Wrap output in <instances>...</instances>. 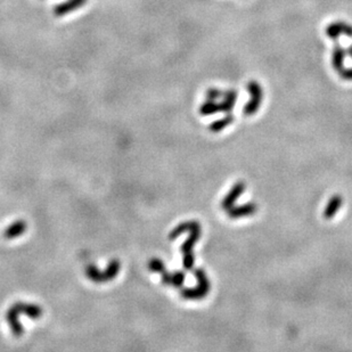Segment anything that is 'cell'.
I'll use <instances>...</instances> for the list:
<instances>
[{"instance_id":"cell-6","label":"cell","mask_w":352,"mask_h":352,"mask_svg":"<svg viewBox=\"0 0 352 352\" xmlns=\"http://www.w3.org/2000/svg\"><path fill=\"white\" fill-rule=\"evenodd\" d=\"M325 35L332 40H336L341 35L352 38V24L343 21L332 22L325 29Z\"/></svg>"},{"instance_id":"cell-17","label":"cell","mask_w":352,"mask_h":352,"mask_svg":"<svg viewBox=\"0 0 352 352\" xmlns=\"http://www.w3.org/2000/svg\"><path fill=\"white\" fill-rule=\"evenodd\" d=\"M232 122H234V116H232L230 113H227V115H226L225 118L220 119V120L212 122V123L210 124V127H209V129H210L212 132H219V131L224 130L226 127H228L229 124H231Z\"/></svg>"},{"instance_id":"cell-1","label":"cell","mask_w":352,"mask_h":352,"mask_svg":"<svg viewBox=\"0 0 352 352\" xmlns=\"http://www.w3.org/2000/svg\"><path fill=\"white\" fill-rule=\"evenodd\" d=\"M189 231V237L186 240L184 244L181 245L180 251L184 254V261H182V264H184V268L187 269V270H191L194 267V261L195 257L194 253H193V248H194L196 242L201 238V225L198 224L197 221H187L182 222V224L178 225L174 230H172L170 234H169V240H176L179 235H181L182 232Z\"/></svg>"},{"instance_id":"cell-14","label":"cell","mask_w":352,"mask_h":352,"mask_svg":"<svg viewBox=\"0 0 352 352\" xmlns=\"http://www.w3.org/2000/svg\"><path fill=\"white\" fill-rule=\"evenodd\" d=\"M26 229H28V225H26L25 221L23 220H18L5 229L4 231V237L7 238V240H13V238H16L24 232Z\"/></svg>"},{"instance_id":"cell-5","label":"cell","mask_w":352,"mask_h":352,"mask_svg":"<svg viewBox=\"0 0 352 352\" xmlns=\"http://www.w3.org/2000/svg\"><path fill=\"white\" fill-rule=\"evenodd\" d=\"M246 89L250 94V101L244 106L243 113L245 115L251 116L255 114L260 108L262 99H264V90L261 85L258 81H250L246 86Z\"/></svg>"},{"instance_id":"cell-18","label":"cell","mask_w":352,"mask_h":352,"mask_svg":"<svg viewBox=\"0 0 352 352\" xmlns=\"http://www.w3.org/2000/svg\"><path fill=\"white\" fill-rule=\"evenodd\" d=\"M224 92L225 91H222L218 88H210L207 90L205 96H207V99H209V101H217L218 98H222Z\"/></svg>"},{"instance_id":"cell-8","label":"cell","mask_w":352,"mask_h":352,"mask_svg":"<svg viewBox=\"0 0 352 352\" xmlns=\"http://www.w3.org/2000/svg\"><path fill=\"white\" fill-rule=\"evenodd\" d=\"M87 0H66V1H63L61 4H57L54 7V14L58 18L61 16L68 15L69 13L74 12L76 9L81 8L84 6Z\"/></svg>"},{"instance_id":"cell-2","label":"cell","mask_w":352,"mask_h":352,"mask_svg":"<svg viewBox=\"0 0 352 352\" xmlns=\"http://www.w3.org/2000/svg\"><path fill=\"white\" fill-rule=\"evenodd\" d=\"M194 274L197 280L196 286L193 288H182L180 291L181 297L186 299V300H202V299H204L210 293L211 284L203 269H195Z\"/></svg>"},{"instance_id":"cell-20","label":"cell","mask_w":352,"mask_h":352,"mask_svg":"<svg viewBox=\"0 0 352 352\" xmlns=\"http://www.w3.org/2000/svg\"><path fill=\"white\" fill-rule=\"evenodd\" d=\"M347 55L349 56V57L352 58V45L347 49Z\"/></svg>"},{"instance_id":"cell-11","label":"cell","mask_w":352,"mask_h":352,"mask_svg":"<svg viewBox=\"0 0 352 352\" xmlns=\"http://www.w3.org/2000/svg\"><path fill=\"white\" fill-rule=\"evenodd\" d=\"M16 308L21 314H25L26 316L31 318V319H39L42 316V309L36 304L32 303H23V302H16L14 303Z\"/></svg>"},{"instance_id":"cell-12","label":"cell","mask_w":352,"mask_h":352,"mask_svg":"<svg viewBox=\"0 0 352 352\" xmlns=\"http://www.w3.org/2000/svg\"><path fill=\"white\" fill-rule=\"evenodd\" d=\"M347 57V49L336 45L332 53V66L336 72H340L344 68V61Z\"/></svg>"},{"instance_id":"cell-19","label":"cell","mask_w":352,"mask_h":352,"mask_svg":"<svg viewBox=\"0 0 352 352\" xmlns=\"http://www.w3.org/2000/svg\"><path fill=\"white\" fill-rule=\"evenodd\" d=\"M342 80L352 81V68H343L340 72H337Z\"/></svg>"},{"instance_id":"cell-4","label":"cell","mask_w":352,"mask_h":352,"mask_svg":"<svg viewBox=\"0 0 352 352\" xmlns=\"http://www.w3.org/2000/svg\"><path fill=\"white\" fill-rule=\"evenodd\" d=\"M120 268V261L116 260V259H113L104 272L99 271L95 264H89L87 265V268H86V275H87V277L90 278L92 282H95V283H104V282L114 280V278L118 276Z\"/></svg>"},{"instance_id":"cell-9","label":"cell","mask_w":352,"mask_h":352,"mask_svg":"<svg viewBox=\"0 0 352 352\" xmlns=\"http://www.w3.org/2000/svg\"><path fill=\"white\" fill-rule=\"evenodd\" d=\"M245 188H246V186H245L244 182H242V181L237 182V184H235L234 186H232L230 192L226 195L224 201H222V203H221L222 209H224V210H229V209L234 207V203L237 201V198L240 197L242 194H243Z\"/></svg>"},{"instance_id":"cell-7","label":"cell","mask_w":352,"mask_h":352,"mask_svg":"<svg viewBox=\"0 0 352 352\" xmlns=\"http://www.w3.org/2000/svg\"><path fill=\"white\" fill-rule=\"evenodd\" d=\"M21 312L18 311V309L16 308L15 304H13L11 308L6 311V320L8 321L9 326H11V330L13 332V335L15 337H21L23 335V327L21 323L18 320V316Z\"/></svg>"},{"instance_id":"cell-10","label":"cell","mask_w":352,"mask_h":352,"mask_svg":"<svg viewBox=\"0 0 352 352\" xmlns=\"http://www.w3.org/2000/svg\"><path fill=\"white\" fill-rule=\"evenodd\" d=\"M258 211V205L255 203H247L241 207H232L228 210V214L231 219H238L242 217L254 214Z\"/></svg>"},{"instance_id":"cell-15","label":"cell","mask_w":352,"mask_h":352,"mask_svg":"<svg viewBox=\"0 0 352 352\" xmlns=\"http://www.w3.org/2000/svg\"><path fill=\"white\" fill-rule=\"evenodd\" d=\"M342 200L341 195H334L333 197L331 198L330 202L327 203V207L324 211V218L325 219H332L335 214L337 213V211L341 209L342 205Z\"/></svg>"},{"instance_id":"cell-3","label":"cell","mask_w":352,"mask_h":352,"mask_svg":"<svg viewBox=\"0 0 352 352\" xmlns=\"http://www.w3.org/2000/svg\"><path fill=\"white\" fill-rule=\"evenodd\" d=\"M148 269L153 272H158L161 275V282L164 285H174L176 287H180L184 285L185 272L176 271L174 274H169L167 268L161 259L152 258L148 262Z\"/></svg>"},{"instance_id":"cell-16","label":"cell","mask_w":352,"mask_h":352,"mask_svg":"<svg viewBox=\"0 0 352 352\" xmlns=\"http://www.w3.org/2000/svg\"><path fill=\"white\" fill-rule=\"evenodd\" d=\"M219 112H221L220 103H217L215 101H209V99H207V102H204L200 107V113L204 116L215 114V113Z\"/></svg>"},{"instance_id":"cell-13","label":"cell","mask_w":352,"mask_h":352,"mask_svg":"<svg viewBox=\"0 0 352 352\" xmlns=\"http://www.w3.org/2000/svg\"><path fill=\"white\" fill-rule=\"evenodd\" d=\"M238 92L234 89H228L227 91L224 92V96H222V101L220 102L221 106V112L225 113H230L234 108L235 104L237 102Z\"/></svg>"}]
</instances>
